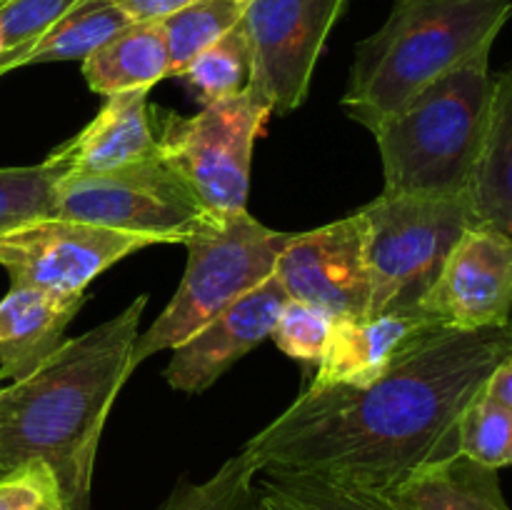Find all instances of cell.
Returning <instances> with one entry per match:
<instances>
[{
    "mask_svg": "<svg viewBox=\"0 0 512 510\" xmlns=\"http://www.w3.org/2000/svg\"><path fill=\"white\" fill-rule=\"evenodd\" d=\"M263 510H400L385 493L310 473H263Z\"/></svg>",
    "mask_w": 512,
    "mask_h": 510,
    "instance_id": "obj_20",
    "label": "cell"
},
{
    "mask_svg": "<svg viewBox=\"0 0 512 510\" xmlns=\"http://www.w3.org/2000/svg\"><path fill=\"white\" fill-rule=\"evenodd\" d=\"M110 3L118 5L130 23H163L168 15L178 13L193 0H110Z\"/></svg>",
    "mask_w": 512,
    "mask_h": 510,
    "instance_id": "obj_30",
    "label": "cell"
},
{
    "mask_svg": "<svg viewBox=\"0 0 512 510\" xmlns=\"http://www.w3.org/2000/svg\"><path fill=\"white\" fill-rule=\"evenodd\" d=\"M435 320L415 313L370 315L363 320H335L328 348L315 365L310 385H363L373 383L398 360L410 343L430 330Z\"/></svg>",
    "mask_w": 512,
    "mask_h": 510,
    "instance_id": "obj_16",
    "label": "cell"
},
{
    "mask_svg": "<svg viewBox=\"0 0 512 510\" xmlns=\"http://www.w3.org/2000/svg\"><path fill=\"white\" fill-rule=\"evenodd\" d=\"M148 245L158 243L148 235L50 215L0 235V268L10 275V285L78 295L110 265Z\"/></svg>",
    "mask_w": 512,
    "mask_h": 510,
    "instance_id": "obj_10",
    "label": "cell"
},
{
    "mask_svg": "<svg viewBox=\"0 0 512 510\" xmlns=\"http://www.w3.org/2000/svg\"><path fill=\"white\" fill-rule=\"evenodd\" d=\"M273 275L285 295L328 310L335 320H363L370 308L368 223L360 210L323 228L290 235Z\"/></svg>",
    "mask_w": 512,
    "mask_h": 510,
    "instance_id": "obj_11",
    "label": "cell"
},
{
    "mask_svg": "<svg viewBox=\"0 0 512 510\" xmlns=\"http://www.w3.org/2000/svg\"><path fill=\"white\" fill-rule=\"evenodd\" d=\"M270 115L250 90L203 105L188 118L150 110L158 153L213 215L248 210L253 148Z\"/></svg>",
    "mask_w": 512,
    "mask_h": 510,
    "instance_id": "obj_7",
    "label": "cell"
},
{
    "mask_svg": "<svg viewBox=\"0 0 512 510\" xmlns=\"http://www.w3.org/2000/svg\"><path fill=\"white\" fill-rule=\"evenodd\" d=\"M130 20L110 0H80L68 15L58 20L48 33L40 35L28 53V65L80 60L125 30Z\"/></svg>",
    "mask_w": 512,
    "mask_h": 510,
    "instance_id": "obj_21",
    "label": "cell"
},
{
    "mask_svg": "<svg viewBox=\"0 0 512 510\" xmlns=\"http://www.w3.org/2000/svg\"><path fill=\"white\" fill-rule=\"evenodd\" d=\"M0 3H3V0H0Z\"/></svg>",
    "mask_w": 512,
    "mask_h": 510,
    "instance_id": "obj_35",
    "label": "cell"
},
{
    "mask_svg": "<svg viewBox=\"0 0 512 510\" xmlns=\"http://www.w3.org/2000/svg\"><path fill=\"white\" fill-rule=\"evenodd\" d=\"M385 495L400 510H512L498 470L463 453L415 470Z\"/></svg>",
    "mask_w": 512,
    "mask_h": 510,
    "instance_id": "obj_18",
    "label": "cell"
},
{
    "mask_svg": "<svg viewBox=\"0 0 512 510\" xmlns=\"http://www.w3.org/2000/svg\"><path fill=\"white\" fill-rule=\"evenodd\" d=\"M333 325L335 318L328 310L305 303V300L288 298L280 308L278 323H275L270 338L288 358L300 360L305 365H318L328 348Z\"/></svg>",
    "mask_w": 512,
    "mask_h": 510,
    "instance_id": "obj_27",
    "label": "cell"
},
{
    "mask_svg": "<svg viewBox=\"0 0 512 510\" xmlns=\"http://www.w3.org/2000/svg\"><path fill=\"white\" fill-rule=\"evenodd\" d=\"M150 90L108 95L93 120L70 140L50 150L45 163L60 175L105 173L158 153L148 108Z\"/></svg>",
    "mask_w": 512,
    "mask_h": 510,
    "instance_id": "obj_14",
    "label": "cell"
},
{
    "mask_svg": "<svg viewBox=\"0 0 512 510\" xmlns=\"http://www.w3.org/2000/svg\"><path fill=\"white\" fill-rule=\"evenodd\" d=\"M485 393L493 400H498L500 405L512 410V355H508V358L493 370V375H490L488 383H485Z\"/></svg>",
    "mask_w": 512,
    "mask_h": 510,
    "instance_id": "obj_31",
    "label": "cell"
},
{
    "mask_svg": "<svg viewBox=\"0 0 512 510\" xmlns=\"http://www.w3.org/2000/svg\"><path fill=\"white\" fill-rule=\"evenodd\" d=\"M80 0H3L0 3V38L5 50L33 45L48 33Z\"/></svg>",
    "mask_w": 512,
    "mask_h": 510,
    "instance_id": "obj_28",
    "label": "cell"
},
{
    "mask_svg": "<svg viewBox=\"0 0 512 510\" xmlns=\"http://www.w3.org/2000/svg\"><path fill=\"white\" fill-rule=\"evenodd\" d=\"M0 510H63L58 480L40 460L0 473Z\"/></svg>",
    "mask_w": 512,
    "mask_h": 510,
    "instance_id": "obj_29",
    "label": "cell"
},
{
    "mask_svg": "<svg viewBox=\"0 0 512 510\" xmlns=\"http://www.w3.org/2000/svg\"><path fill=\"white\" fill-rule=\"evenodd\" d=\"M30 48H33V45H25V48H15V50H5V53L0 55V78H3V75H8L10 70L28 65Z\"/></svg>",
    "mask_w": 512,
    "mask_h": 510,
    "instance_id": "obj_32",
    "label": "cell"
},
{
    "mask_svg": "<svg viewBox=\"0 0 512 510\" xmlns=\"http://www.w3.org/2000/svg\"><path fill=\"white\" fill-rule=\"evenodd\" d=\"M60 173L40 165L0 168V235L18 225L53 215V190Z\"/></svg>",
    "mask_w": 512,
    "mask_h": 510,
    "instance_id": "obj_26",
    "label": "cell"
},
{
    "mask_svg": "<svg viewBox=\"0 0 512 510\" xmlns=\"http://www.w3.org/2000/svg\"><path fill=\"white\" fill-rule=\"evenodd\" d=\"M290 235L265 228L248 210L210 213L183 243L188 248L183 280L155 323L138 333L130 370L160 350H173L240 295L265 283Z\"/></svg>",
    "mask_w": 512,
    "mask_h": 510,
    "instance_id": "obj_5",
    "label": "cell"
},
{
    "mask_svg": "<svg viewBox=\"0 0 512 510\" xmlns=\"http://www.w3.org/2000/svg\"><path fill=\"white\" fill-rule=\"evenodd\" d=\"M468 200L473 228L498 230L512 238V63L493 78Z\"/></svg>",
    "mask_w": 512,
    "mask_h": 510,
    "instance_id": "obj_17",
    "label": "cell"
},
{
    "mask_svg": "<svg viewBox=\"0 0 512 510\" xmlns=\"http://www.w3.org/2000/svg\"><path fill=\"white\" fill-rule=\"evenodd\" d=\"M208 210L160 153L105 170L60 175L53 218L148 235L155 243H185Z\"/></svg>",
    "mask_w": 512,
    "mask_h": 510,
    "instance_id": "obj_8",
    "label": "cell"
},
{
    "mask_svg": "<svg viewBox=\"0 0 512 510\" xmlns=\"http://www.w3.org/2000/svg\"><path fill=\"white\" fill-rule=\"evenodd\" d=\"M485 48L420 90L373 130L390 195H465L488 120L493 75Z\"/></svg>",
    "mask_w": 512,
    "mask_h": 510,
    "instance_id": "obj_4",
    "label": "cell"
},
{
    "mask_svg": "<svg viewBox=\"0 0 512 510\" xmlns=\"http://www.w3.org/2000/svg\"><path fill=\"white\" fill-rule=\"evenodd\" d=\"M83 78L93 93L115 95L150 90L168 78V50L160 23H130L83 60Z\"/></svg>",
    "mask_w": 512,
    "mask_h": 510,
    "instance_id": "obj_19",
    "label": "cell"
},
{
    "mask_svg": "<svg viewBox=\"0 0 512 510\" xmlns=\"http://www.w3.org/2000/svg\"><path fill=\"white\" fill-rule=\"evenodd\" d=\"M420 315L460 330L510 325L512 238L488 228L465 230L420 303Z\"/></svg>",
    "mask_w": 512,
    "mask_h": 510,
    "instance_id": "obj_12",
    "label": "cell"
},
{
    "mask_svg": "<svg viewBox=\"0 0 512 510\" xmlns=\"http://www.w3.org/2000/svg\"><path fill=\"white\" fill-rule=\"evenodd\" d=\"M350 0H248L240 30L250 55L248 90L273 115L305 103L330 33Z\"/></svg>",
    "mask_w": 512,
    "mask_h": 510,
    "instance_id": "obj_9",
    "label": "cell"
},
{
    "mask_svg": "<svg viewBox=\"0 0 512 510\" xmlns=\"http://www.w3.org/2000/svg\"><path fill=\"white\" fill-rule=\"evenodd\" d=\"M285 300L288 295L275 275L240 295L198 333L175 345L163 370L170 388L190 395L205 393L240 358L273 335Z\"/></svg>",
    "mask_w": 512,
    "mask_h": 510,
    "instance_id": "obj_13",
    "label": "cell"
},
{
    "mask_svg": "<svg viewBox=\"0 0 512 510\" xmlns=\"http://www.w3.org/2000/svg\"><path fill=\"white\" fill-rule=\"evenodd\" d=\"M233 3H243L245 5V3H248V0H233Z\"/></svg>",
    "mask_w": 512,
    "mask_h": 510,
    "instance_id": "obj_34",
    "label": "cell"
},
{
    "mask_svg": "<svg viewBox=\"0 0 512 510\" xmlns=\"http://www.w3.org/2000/svg\"><path fill=\"white\" fill-rule=\"evenodd\" d=\"M5 53V45H3V38H0V55Z\"/></svg>",
    "mask_w": 512,
    "mask_h": 510,
    "instance_id": "obj_33",
    "label": "cell"
},
{
    "mask_svg": "<svg viewBox=\"0 0 512 510\" xmlns=\"http://www.w3.org/2000/svg\"><path fill=\"white\" fill-rule=\"evenodd\" d=\"M243 18V3L193 0L160 23L168 50V78H178L203 50L228 35Z\"/></svg>",
    "mask_w": 512,
    "mask_h": 510,
    "instance_id": "obj_22",
    "label": "cell"
},
{
    "mask_svg": "<svg viewBox=\"0 0 512 510\" xmlns=\"http://www.w3.org/2000/svg\"><path fill=\"white\" fill-rule=\"evenodd\" d=\"M255 478L258 468L240 450L203 483L180 480L158 510H263Z\"/></svg>",
    "mask_w": 512,
    "mask_h": 510,
    "instance_id": "obj_23",
    "label": "cell"
},
{
    "mask_svg": "<svg viewBox=\"0 0 512 510\" xmlns=\"http://www.w3.org/2000/svg\"><path fill=\"white\" fill-rule=\"evenodd\" d=\"M460 453L488 468L512 465V410L490 398L485 388L475 395L460 420Z\"/></svg>",
    "mask_w": 512,
    "mask_h": 510,
    "instance_id": "obj_25",
    "label": "cell"
},
{
    "mask_svg": "<svg viewBox=\"0 0 512 510\" xmlns=\"http://www.w3.org/2000/svg\"><path fill=\"white\" fill-rule=\"evenodd\" d=\"M512 0H393L385 23L355 45L343 108L373 133L420 90L493 48Z\"/></svg>",
    "mask_w": 512,
    "mask_h": 510,
    "instance_id": "obj_3",
    "label": "cell"
},
{
    "mask_svg": "<svg viewBox=\"0 0 512 510\" xmlns=\"http://www.w3.org/2000/svg\"><path fill=\"white\" fill-rule=\"evenodd\" d=\"M512 355V323L433 325L373 383L310 385L245 443L258 473H310L388 493L460 453V420Z\"/></svg>",
    "mask_w": 512,
    "mask_h": 510,
    "instance_id": "obj_1",
    "label": "cell"
},
{
    "mask_svg": "<svg viewBox=\"0 0 512 510\" xmlns=\"http://www.w3.org/2000/svg\"><path fill=\"white\" fill-rule=\"evenodd\" d=\"M203 105L233 98L248 90L250 55L240 25L198 55L178 75Z\"/></svg>",
    "mask_w": 512,
    "mask_h": 510,
    "instance_id": "obj_24",
    "label": "cell"
},
{
    "mask_svg": "<svg viewBox=\"0 0 512 510\" xmlns=\"http://www.w3.org/2000/svg\"><path fill=\"white\" fill-rule=\"evenodd\" d=\"M148 295L65 343L18 383L0 385V473L40 460L63 510H93V470L105 418L125 380Z\"/></svg>",
    "mask_w": 512,
    "mask_h": 510,
    "instance_id": "obj_2",
    "label": "cell"
},
{
    "mask_svg": "<svg viewBox=\"0 0 512 510\" xmlns=\"http://www.w3.org/2000/svg\"><path fill=\"white\" fill-rule=\"evenodd\" d=\"M360 213L368 223L370 315L415 313L465 230L473 228L468 193H383Z\"/></svg>",
    "mask_w": 512,
    "mask_h": 510,
    "instance_id": "obj_6",
    "label": "cell"
},
{
    "mask_svg": "<svg viewBox=\"0 0 512 510\" xmlns=\"http://www.w3.org/2000/svg\"><path fill=\"white\" fill-rule=\"evenodd\" d=\"M85 298L10 285L0 300V385L28 378L65 343Z\"/></svg>",
    "mask_w": 512,
    "mask_h": 510,
    "instance_id": "obj_15",
    "label": "cell"
}]
</instances>
